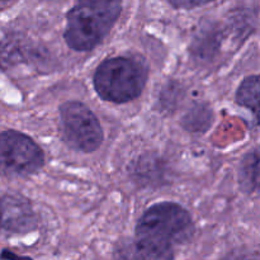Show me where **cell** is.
I'll return each mask as SVG.
<instances>
[{"label": "cell", "instance_id": "5", "mask_svg": "<svg viewBox=\"0 0 260 260\" xmlns=\"http://www.w3.org/2000/svg\"><path fill=\"white\" fill-rule=\"evenodd\" d=\"M45 157L37 144L17 131L2 134V165L5 172L29 175L42 168Z\"/></svg>", "mask_w": 260, "mask_h": 260}, {"label": "cell", "instance_id": "2", "mask_svg": "<svg viewBox=\"0 0 260 260\" xmlns=\"http://www.w3.org/2000/svg\"><path fill=\"white\" fill-rule=\"evenodd\" d=\"M147 80V68L134 57H113L103 61L94 74V88L102 99L127 103L139 98Z\"/></svg>", "mask_w": 260, "mask_h": 260}, {"label": "cell", "instance_id": "11", "mask_svg": "<svg viewBox=\"0 0 260 260\" xmlns=\"http://www.w3.org/2000/svg\"><path fill=\"white\" fill-rule=\"evenodd\" d=\"M229 260H260V258L255 254H236Z\"/></svg>", "mask_w": 260, "mask_h": 260}, {"label": "cell", "instance_id": "8", "mask_svg": "<svg viewBox=\"0 0 260 260\" xmlns=\"http://www.w3.org/2000/svg\"><path fill=\"white\" fill-rule=\"evenodd\" d=\"M236 101L240 106L250 109L260 124V75L249 76L240 84Z\"/></svg>", "mask_w": 260, "mask_h": 260}, {"label": "cell", "instance_id": "9", "mask_svg": "<svg viewBox=\"0 0 260 260\" xmlns=\"http://www.w3.org/2000/svg\"><path fill=\"white\" fill-rule=\"evenodd\" d=\"M240 183L248 193H260V150L253 151L243 160Z\"/></svg>", "mask_w": 260, "mask_h": 260}, {"label": "cell", "instance_id": "10", "mask_svg": "<svg viewBox=\"0 0 260 260\" xmlns=\"http://www.w3.org/2000/svg\"><path fill=\"white\" fill-rule=\"evenodd\" d=\"M173 7L175 8H196V7H202V5H206L207 3H202V2H198V3H185V2H174V3H170Z\"/></svg>", "mask_w": 260, "mask_h": 260}, {"label": "cell", "instance_id": "6", "mask_svg": "<svg viewBox=\"0 0 260 260\" xmlns=\"http://www.w3.org/2000/svg\"><path fill=\"white\" fill-rule=\"evenodd\" d=\"M117 260H174L172 248L147 239H124L116 248Z\"/></svg>", "mask_w": 260, "mask_h": 260}, {"label": "cell", "instance_id": "4", "mask_svg": "<svg viewBox=\"0 0 260 260\" xmlns=\"http://www.w3.org/2000/svg\"><path fill=\"white\" fill-rule=\"evenodd\" d=\"M63 137L78 151L93 152L103 142V129L95 114L80 102H66L60 107Z\"/></svg>", "mask_w": 260, "mask_h": 260}, {"label": "cell", "instance_id": "3", "mask_svg": "<svg viewBox=\"0 0 260 260\" xmlns=\"http://www.w3.org/2000/svg\"><path fill=\"white\" fill-rule=\"evenodd\" d=\"M194 231L189 213L177 203L162 202L150 207L139 220L136 236L172 248L189 240Z\"/></svg>", "mask_w": 260, "mask_h": 260}, {"label": "cell", "instance_id": "7", "mask_svg": "<svg viewBox=\"0 0 260 260\" xmlns=\"http://www.w3.org/2000/svg\"><path fill=\"white\" fill-rule=\"evenodd\" d=\"M30 213L32 212L27 203L14 200L13 197L3 200V222H4V228L9 230L14 231L29 228L32 223Z\"/></svg>", "mask_w": 260, "mask_h": 260}, {"label": "cell", "instance_id": "1", "mask_svg": "<svg viewBox=\"0 0 260 260\" xmlns=\"http://www.w3.org/2000/svg\"><path fill=\"white\" fill-rule=\"evenodd\" d=\"M122 12L119 2H81L68 13L65 40L75 51L95 47L111 30Z\"/></svg>", "mask_w": 260, "mask_h": 260}]
</instances>
